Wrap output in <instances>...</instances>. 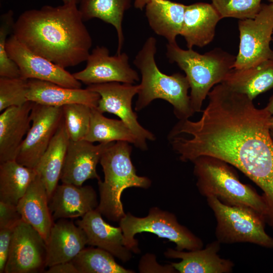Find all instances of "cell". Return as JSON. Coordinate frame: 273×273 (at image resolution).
Returning <instances> with one entry per match:
<instances>
[{"label": "cell", "mask_w": 273, "mask_h": 273, "mask_svg": "<svg viewBox=\"0 0 273 273\" xmlns=\"http://www.w3.org/2000/svg\"><path fill=\"white\" fill-rule=\"evenodd\" d=\"M270 3H273V0H268Z\"/></svg>", "instance_id": "cell-41"}, {"label": "cell", "mask_w": 273, "mask_h": 273, "mask_svg": "<svg viewBox=\"0 0 273 273\" xmlns=\"http://www.w3.org/2000/svg\"><path fill=\"white\" fill-rule=\"evenodd\" d=\"M29 101L42 105L62 107L74 103L83 104L96 108L100 96L87 88H70L49 81L34 79L28 80Z\"/></svg>", "instance_id": "cell-16"}, {"label": "cell", "mask_w": 273, "mask_h": 273, "mask_svg": "<svg viewBox=\"0 0 273 273\" xmlns=\"http://www.w3.org/2000/svg\"><path fill=\"white\" fill-rule=\"evenodd\" d=\"M185 7L169 0H150L145 6V14L152 30L167 43H173L181 32Z\"/></svg>", "instance_id": "cell-22"}, {"label": "cell", "mask_w": 273, "mask_h": 273, "mask_svg": "<svg viewBox=\"0 0 273 273\" xmlns=\"http://www.w3.org/2000/svg\"><path fill=\"white\" fill-rule=\"evenodd\" d=\"M30 118L31 125L16 160L22 165L35 169L63 120L62 108L33 102Z\"/></svg>", "instance_id": "cell-10"}, {"label": "cell", "mask_w": 273, "mask_h": 273, "mask_svg": "<svg viewBox=\"0 0 273 273\" xmlns=\"http://www.w3.org/2000/svg\"><path fill=\"white\" fill-rule=\"evenodd\" d=\"M62 1L64 4H74L77 5L79 2V0H62Z\"/></svg>", "instance_id": "cell-38"}, {"label": "cell", "mask_w": 273, "mask_h": 273, "mask_svg": "<svg viewBox=\"0 0 273 273\" xmlns=\"http://www.w3.org/2000/svg\"><path fill=\"white\" fill-rule=\"evenodd\" d=\"M84 140L93 143L124 141L140 149L137 138L123 121L107 118L96 108H92L89 127Z\"/></svg>", "instance_id": "cell-27"}, {"label": "cell", "mask_w": 273, "mask_h": 273, "mask_svg": "<svg viewBox=\"0 0 273 273\" xmlns=\"http://www.w3.org/2000/svg\"><path fill=\"white\" fill-rule=\"evenodd\" d=\"M33 102L9 107L0 115V162L16 160L21 144L30 128Z\"/></svg>", "instance_id": "cell-19"}, {"label": "cell", "mask_w": 273, "mask_h": 273, "mask_svg": "<svg viewBox=\"0 0 273 273\" xmlns=\"http://www.w3.org/2000/svg\"><path fill=\"white\" fill-rule=\"evenodd\" d=\"M220 249V243L215 240L204 249L188 252L168 248L164 255L167 258L181 259L178 262L171 263L179 273H230L234 263L219 256Z\"/></svg>", "instance_id": "cell-18"}, {"label": "cell", "mask_w": 273, "mask_h": 273, "mask_svg": "<svg viewBox=\"0 0 273 273\" xmlns=\"http://www.w3.org/2000/svg\"><path fill=\"white\" fill-rule=\"evenodd\" d=\"M129 143L118 141L104 152L100 164L104 179L98 181L100 202L96 209L109 220L119 221L125 215L121 201L123 191L128 188L147 189L151 180L137 175L130 158Z\"/></svg>", "instance_id": "cell-4"}, {"label": "cell", "mask_w": 273, "mask_h": 273, "mask_svg": "<svg viewBox=\"0 0 273 273\" xmlns=\"http://www.w3.org/2000/svg\"><path fill=\"white\" fill-rule=\"evenodd\" d=\"M78 4L84 21L97 18L115 28L118 37L116 54H120L124 42L122 21L131 0H79Z\"/></svg>", "instance_id": "cell-25"}, {"label": "cell", "mask_w": 273, "mask_h": 273, "mask_svg": "<svg viewBox=\"0 0 273 273\" xmlns=\"http://www.w3.org/2000/svg\"><path fill=\"white\" fill-rule=\"evenodd\" d=\"M269 126L270 129H273V116L272 115L269 119Z\"/></svg>", "instance_id": "cell-39"}, {"label": "cell", "mask_w": 273, "mask_h": 273, "mask_svg": "<svg viewBox=\"0 0 273 273\" xmlns=\"http://www.w3.org/2000/svg\"><path fill=\"white\" fill-rule=\"evenodd\" d=\"M78 273H134L118 264L114 256L100 248L83 249L71 261Z\"/></svg>", "instance_id": "cell-28"}, {"label": "cell", "mask_w": 273, "mask_h": 273, "mask_svg": "<svg viewBox=\"0 0 273 273\" xmlns=\"http://www.w3.org/2000/svg\"><path fill=\"white\" fill-rule=\"evenodd\" d=\"M222 83L253 100L273 88V59L247 68L233 69Z\"/></svg>", "instance_id": "cell-23"}, {"label": "cell", "mask_w": 273, "mask_h": 273, "mask_svg": "<svg viewBox=\"0 0 273 273\" xmlns=\"http://www.w3.org/2000/svg\"><path fill=\"white\" fill-rule=\"evenodd\" d=\"M62 108L70 140H84L89 129L92 108L83 104L74 103L65 105Z\"/></svg>", "instance_id": "cell-29"}, {"label": "cell", "mask_w": 273, "mask_h": 273, "mask_svg": "<svg viewBox=\"0 0 273 273\" xmlns=\"http://www.w3.org/2000/svg\"><path fill=\"white\" fill-rule=\"evenodd\" d=\"M270 135L273 142V129H270Z\"/></svg>", "instance_id": "cell-40"}, {"label": "cell", "mask_w": 273, "mask_h": 273, "mask_svg": "<svg viewBox=\"0 0 273 273\" xmlns=\"http://www.w3.org/2000/svg\"><path fill=\"white\" fill-rule=\"evenodd\" d=\"M21 220L17 205L0 201V229L15 228Z\"/></svg>", "instance_id": "cell-32"}, {"label": "cell", "mask_w": 273, "mask_h": 273, "mask_svg": "<svg viewBox=\"0 0 273 273\" xmlns=\"http://www.w3.org/2000/svg\"><path fill=\"white\" fill-rule=\"evenodd\" d=\"M119 222L125 246L134 253L140 251L134 236L143 232L169 240L175 244L177 250L191 251L203 247L202 240L180 224L174 214L157 207L151 208L148 214L144 217L134 216L128 212Z\"/></svg>", "instance_id": "cell-7"}, {"label": "cell", "mask_w": 273, "mask_h": 273, "mask_svg": "<svg viewBox=\"0 0 273 273\" xmlns=\"http://www.w3.org/2000/svg\"><path fill=\"white\" fill-rule=\"evenodd\" d=\"M96 209L76 221L75 223L85 232L87 244L104 249L123 262L132 257L131 251L124 244L121 228L107 223Z\"/></svg>", "instance_id": "cell-15"}, {"label": "cell", "mask_w": 273, "mask_h": 273, "mask_svg": "<svg viewBox=\"0 0 273 273\" xmlns=\"http://www.w3.org/2000/svg\"><path fill=\"white\" fill-rule=\"evenodd\" d=\"M150 0H134V7L138 9L143 10Z\"/></svg>", "instance_id": "cell-36"}, {"label": "cell", "mask_w": 273, "mask_h": 273, "mask_svg": "<svg viewBox=\"0 0 273 273\" xmlns=\"http://www.w3.org/2000/svg\"><path fill=\"white\" fill-rule=\"evenodd\" d=\"M77 4L44 6L23 12L13 34L33 53L66 68L86 61L92 38Z\"/></svg>", "instance_id": "cell-1"}, {"label": "cell", "mask_w": 273, "mask_h": 273, "mask_svg": "<svg viewBox=\"0 0 273 273\" xmlns=\"http://www.w3.org/2000/svg\"><path fill=\"white\" fill-rule=\"evenodd\" d=\"M273 36V35H272ZM272 41H273V36H272Z\"/></svg>", "instance_id": "cell-42"}, {"label": "cell", "mask_w": 273, "mask_h": 273, "mask_svg": "<svg viewBox=\"0 0 273 273\" xmlns=\"http://www.w3.org/2000/svg\"><path fill=\"white\" fill-rule=\"evenodd\" d=\"M86 88L100 96L96 109L102 113L107 112L119 117L137 138L140 149L147 150L146 141H154L155 136L141 126L132 109V100L139 92V84L112 82L91 84Z\"/></svg>", "instance_id": "cell-9"}, {"label": "cell", "mask_w": 273, "mask_h": 273, "mask_svg": "<svg viewBox=\"0 0 273 273\" xmlns=\"http://www.w3.org/2000/svg\"><path fill=\"white\" fill-rule=\"evenodd\" d=\"M129 59L125 53L110 56L106 47L97 46L89 54L85 67L72 74L87 85L112 82L133 84L139 80V76Z\"/></svg>", "instance_id": "cell-12"}, {"label": "cell", "mask_w": 273, "mask_h": 273, "mask_svg": "<svg viewBox=\"0 0 273 273\" xmlns=\"http://www.w3.org/2000/svg\"><path fill=\"white\" fill-rule=\"evenodd\" d=\"M49 202L53 220L82 217L99 204L92 186L66 183L57 186Z\"/></svg>", "instance_id": "cell-14"}, {"label": "cell", "mask_w": 273, "mask_h": 273, "mask_svg": "<svg viewBox=\"0 0 273 273\" xmlns=\"http://www.w3.org/2000/svg\"><path fill=\"white\" fill-rule=\"evenodd\" d=\"M166 56L183 70L190 84L191 105L194 113L200 112L211 88L222 83L234 69L236 56L215 48L203 54L193 49L184 50L177 42L167 43Z\"/></svg>", "instance_id": "cell-3"}, {"label": "cell", "mask_w": 273, "mask_h": 273, "mask_svg": "<svg viewBox=\"0 0 273 273\" xmlns=\"http://www.w3.org/2000/svg\"><path fill=\"white\" fill-rule=\"evenodd\" d=\"M28 80L21 77H0V112L27 102Z\"/></svg>", "instance_id": "cell-30"}, {"label": "cell", "mask_w": 273, "mask_h": 273, "mask_svg": "<svg viewBox=\"0 0 273 273\" xmlns=\"http://www.w3.org/2000/svg\"><path fill=\"white\" fill-rule=\"evenodd\" d=\"M222 19L239 20L254 18L260 11L262 0H211Z\"/></svg>", "instance_id": "cell-31"}, {"label": "cell", "mask_w": 273, "mask_h": 273, "mask_svg": "<svg viewBox=\"0 0 273 273\" xmlns=\"http://www.w3.org/2000/svg\"><path fill=\"white\" fill-rule=\"evenodd\" d=\"M47 273H78L71 261L62 262L49 267Z\"/></svg>", "instance_id": "cell-35"}, {"label": "cell", "mask_w": 273, "mask_h": 273, "mask_svg": "<svg viewBox=\"0 0 273 273\" xmlns=\"http://www.w3.org/2000/svg\"><path fill=\"white\" fill-rule=\"evenodd\" d=\"M192 162L196 186L202 196L206 198L215 197L228 205L250 207L265 220L267 207L262 196L249 185L243 184L231 165L209 156H200Z\"/></svg>", "instance_id": "cell-5"}, {"label": "cell", "mask_w": 273, "mask_h": 273, "mask_svg": "<svg viewBox=\"0 0 273 273\" xmlns=\"http://www.w3.org/2000/svg\"><path fill=\"white\" fill-rule=\"evenodd\" d=\"M265 108L271 115H273V96L270 98L267 106Z\"/></svg>", "instance_id": "cell-37"}, {"label": "cell", "mask_w": 273, "mask_h": 273, "mask_svg": "<svg viewBox=\"0 0 273 273\" xmlns=\"http://www.w3.org/2000/svg\"><path fill=\"white\" fill-rule=\"evenodd\" d=\"M15 228L0 229V273L5 272Z\"/></svg>", "instance_id": "cell-34"}, {"label": "cell", "mask_w": 273, "mask_h": 273, "mask_svg": "<svg viewBox=\"0 0 273 273\" xmlns=\"http://www.w3.org/2000/svg\"><path fill=\"white\" fill-rule=\"evenodd\" d=\"M46 244L40 234L21 220L15 226L5 273H34L47 267Z\"/></svg>", "instance_id": "cell-11"}, {"label": "cell", "mask_w": 273, "mask_h": 273, "mask_svg": "<svg viewBox=\"0 0 273 273\" xmlns=\"http://www.w3.org/2000/svg\"><path fill=\"white\" fill-rule=\"evenodd\" d=\"M207 201L216 219L215 234L220 244L249 243L273 248V238L265 231V219L256 211L225 204L214 196Z\"/></svg>", "instance_id": "cell-6"}, {"label": "cell", "mask_w": 273, "mask_h": 273, "mask_svg": "<svg viewBox=\"0 0 273 273\" xmlns=\"http://www.w3.org/2000/svg\"><path fill=\"white\" fill-rule=\"evenodd\" d=\"M114 143L95 145L84 140H70L60 177L62 183L80 186L89 179L101 180L97 164L104 152Z\"/></svg>", "instance_id": "cell-13"}, {"label": "cell", "mask_w": 273, "mask_h": 273, "mask_svg": "<svg viewBox=\"0 0 273 273\" xmlns=\"http://www.w3.org/2000/svg\"><path fill=\"white\" fill-rule=\"evenodd\" d=\"M139 270L142 273H175L177 270L171 264L163 266L156 261V256L153 254L147 253L140 260Z\"/></svg>", "instance_id": "cell-33"}, {"label": "cell", "mask_w": 273, "mask_h": 273, "mask_svg": "<svg viewBox=\"0 0 273 273\" xmlns=\"http://www.w3.org/2000/svg\"><path fill=\"white\" fill-rule=\"evenodd\" d=\"M156 52L157 40L150 36L133 60V64L142 76L135 110L140 111L154 100L160 99L173 106L174 113L179 120L189 119L195 113L188 94L189 81L186 75L179 73L170 75L162 73L155 61Z\"/></svg>", "instance_id": "cell-2"}, {"label": "cell", "mask_w": 273, "mask_h": 273, "mask_svg": "<svg viewBox=\"0 0 273 273\" xmlns=\"http://www.w3.org/2000/svg\"><path fill=\"white\" fill-rule=\"evenodd\" d=\"M240 44L234 69H241L273 59L270 43L273 35V3L262 4L252 19L239 20Z\"/></svg>", "instance_id": "cell-8"}, {"label": "cell", "mask_w": 273, "mask_h": 273, "mask_svg": "<svg viewBox=\"0 0 273 273\" xmlns=\"http://www.w3.org/2000/svg\"><path fill=\"white\" fill-rule=\"evenodd\" d=\"M69 141L63 119L35 168L45 185L49 200L60 179Z\"/></svg>", "instance_id": "cell-24"}, {"label": "cell", "mask_w": 273, "mask_h": 273, "mask_svg": "<svg viewBox=\"0 0 273 273\" xmlns=\"http://www.w3.org/2000/svg\"><path fill=\"white\" fill-rule=\"evenodd\" d=\"M49 202L45 185L37 173L17 204L22 219L32 226L46 242L54 224Z\"/></svg>", "instance_id": "cell-21"}, {"label": "cell", "mask_w": 273, "mask_h": 273, "mask_svg": "<svg viewBox=\"0 0 273 273\" xmlns=\"http://www.w3.org/2000/svg\"><path fill=\"white\" fill-rule=\"evenodd\" d=\"M221 19L212 4L199 2L186 5L180 35L184 38L188 49L195 46L202 48L211 43Z\"/></svg>", "instance_id": "cell-20"}, {"label": "cell", "mask_w": 273, "mask_h": 273, "mask_svg": "<svg viewBox=\"0 0 273 273\" xmlns=\"http://www.w3.org/2000/svg\"><path fill=\"white\" fill-rule=\"evenodd\" d=\"M47 267L71 261L87 244L84 231L73 221L60 219L54 223L47 241Z\"/></svg>", "instance_id": "cell-17"}, {"label": "cell", "mask_w": 273, "mask_h": 273, "mask_svg": "<svg viewBox=\"0 0 273 273\" xmlns=\"http://www.w3.org/2000/svg\"><path fill=\"white\" fill-rule=\"evenodd\" d=\"M37 174L16 160L1 163L0 201L17 205Z\"/></svg>", "instance_id": "cell-26"}]
</instances>
